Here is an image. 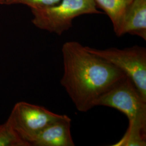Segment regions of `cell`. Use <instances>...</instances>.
Listing matches in <instances>:
<instances>
[{"label": "cell", "mask_w": 146, "mask_h": 146, "mask_svg": "<svg viewBox=\"0 0 146 146\" xmlns=\"http://www.w3.org/2000/svg\"><path fill=\"white\" fill-rule=\"evenodd\" d=\"M94 0H61L55 5L31 9L32 23L37 28L61 35L72 27L73 20L84 14H101Z\"/></svg>", "instance_id": "3"}, {"label": "cell", "mask_w": 146, "mask_h": 146, "mask_svg": "<svg viewBox=\"0 0 146 146\" xmlns=\"http://www.w3.org/2000/svg\"><path fill=\"white\" fill-rule=\"evenodd\" d=\"M85 47L89 52L102 58L125 73L146 99V48L134 46L124 49H98Z\"/></svg>", "instance_id": "4"}, {"label": "cell", "mask_w": 146, "mask_h": 146, "mask_svg": "<svg viewBox=\"0 0 146 146\" xmlns=\"http://www.w3.org/2000/svg\"><path fill=\"white\" fill-rule=\"evenodd\" d=\"M112 22L114 31L117 34L125 13L133 0H94Z\"/></svg>", "instance_id": "8"}, {"label": "cell", "mask_w": 146, "mask_h": 146, "mask_svg": "<svg viewBox=\"0 0 146 146\" xmlns=\"http://www.w3.org/2000/svg\"><path fill=\"white\" fill-rule=\"evenodd\" d=\"M62 116L44 107L21 101L15 104L8 118L21 137L31 146L41 131Z\"/></svg>", "instance_id": "5"}, {"label": "cell", "mask_w": 146, "mask_h": 146, "mask_svg": "<svg viewBox=\"0 0 146 146\" xmlns=\"http://www.w3.org/2000/svg\"><path fill=\"white\" fill-rule=\"evenodd\" d=\"M118 110L127 116L128 127L123 136L113 146H146V99L127 76L115 82L96 101Z\"/></svg>", "instance_id": "2"}, {"label": "cell", "mask_w": 146, "mask_h": 146, "mask_svg": "<svg viewBox=\"0 0 146 146\" xmlns=\"http://www.w3.org/2000/svg\"><path fill=\"white\" fill-rule=\"evenodd\" d=\"M71 122L69 116L63 115L41 131L31 146H75L71 134Z\"/></svg>", "instance_id": "6"}, {"label": "cell", "mask_w": 146, "mask_h": 146, "mask_svg": "<svg viewBox=\"0 0 146 146\" xmlns=\"http://www.w3.org/2000/svg\"><path fill=\"white\" fill-rule=\"evenodd\" d=\"M0 146H31L16 131L11 120L8 118L0 125Z\"/></svg>", "instance_id": "9"}, {"label": "cell", "mask_w": 146, "mask_h": 146, "mask_svg": "<svg viewBox=\"0 0 146 146\" xmlns=\"http://www.w3.org/2000/svg\"><path fill=\"white\" fill-rule=\"evenodd\" d=\"M125 34L140 37L146 40V0H133L125 13L116 35Z\"/></svg>", "instance_id": "7"}, {"label": "cell", "mask_w": 146, "mask_h": 146, "mask_svg": "<svg viewBox=\"0 0 146 146\" xmlns=\"http://www.w3.org/2000/svg\"><path fill=\"white\" fill-rule=\"evenodd\" d=\"M61 0H0V5H22L31 9H39L55 5Z\"/></svg>", "instance_id": "10"}, {"label": "cell", "mask_w": 146, "mask_h": 146, "mask_svg": "<svg viewBox=\"0 0 146 146\" xmlns=\"http://www.w3.org/2000/svg\"><path fill=\"white\" fill-rule=\"evenodd\" d=\"M62 53L63 74L61 84L79 111L87 112L93 108L102 94L127 76L79 42H65Z\"/></svg>", "instance_id": "1"}]
</instances>
